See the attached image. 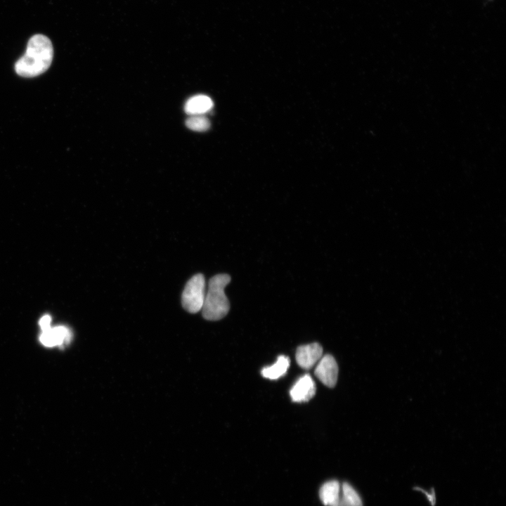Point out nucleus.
Instances as JSON below:
<instances>
[{
	"instance_id": "11",
	"label": "nucleus",
	"mask_w": 506,
	"mask_h": 506,
	"mask_svg": "<svg viewBox=\"0 0 506 506\" xmlns=\"http://www.w3.org/2000/svg\"><path fill=\"white\" fill-rule=\"evenodd\" d=\"M338 506H363L358 493L347 483L342 484Z\"/></svg>"
},
{
	"instance_id": "1",
	"label": "nucleus",
	"mask_w": 506,
	"mask_h": 506,
	"mask_svg": "<svg viewBox=\"0 0 506 506\" xmlns=\"http://www.w3.org/2000/svg\"><path fill=\"white\" fill-rule=\"evenodd\" d=\"M53 57L51 40L37 34L28 41L25 54L15 64L16 73L23 77H34L46 72Z\"/></svg>"
},
{
	"instance_id": "9",
	"label": "nucleus",
	"mask_w": 506,
	"mask_h": 506,
	"mask_svg": "<svg viewBox=\"0 0 506 506\" xmlns=\"http://www.w3.org/2000/svg\"><path fill=\"white\" fill-rule=\"evenodd\" d=\"M341 494L339 482L335 480L325 483L320 489V498L327 506H338Z\"/></svg>"
},
{
	"instance_id": "4",
	"label": "nucleus",
	"mask_w": 506,
	"mask_h": 506,
	"mask_svg": "<svg viewBox=\"0 0 506 506\" xmlns=\"http://www.w3.org/2000/svg\"><path fill=\"white\" fill-rule=\"evenodd\" d=\"M315 375L323 384L334 387L338 377V366L334 357L330 354L323 356L316 364Z\"/></svg>"
},
{
	"instance_id": "10",
	"label": "nucleus",
	"mask_w": 506,
	"mask_h": 506,
	"mask_svg": "<svg viewBox=\"0 0 506 506\" xmlns=\"http://www.w3.org/2000/svg\"><path fill=\"white\" fill-rule=\"evenodd\" d=\"M290 363V361L287 356L280 355L275 363L261 370V375L269 379H277L286 374Z\"/></svg>"
},
{
	"instance_id": "3",
	"label": "nucleus",
	"mask_w": 506,
	"mask_h": 506,
	"mask_svg": "<svg viewBox=\"0 0 506 506\" xmlns=\"http://www.w3.org/2000/svg\"><path fill=\"white\" fill-rule=\"evenodd\" d=\"M205 297V279L202 274L194 275L185 285L181 296L183 309L195 313L202 308Z\"/></svg>"
},
{
	"instance_id": "2",
	"label": "nucleus",
	"mask_w": 506,
	"mask_h": 506,
	"mask_svg": "<svg viewBox=\"0 0 506 506\" xmlns=\"http://www.w3.org/2000/svg\"><path fill=\"white\" fill-rule=\"evenodd\" d=\"M230 281L231 277L225 273L217 274L209 280L202 308L206 320H219L228 313L230 304L224 289Z\"/></svg>"
},
{
	"instance_id": "5",
	"label": "nucleus",
	"mask_w": 506,
	"mask_h": 506,
	"mask_svg": "<svg viewBox=\"0 0 506 506\" xmlns=\"http://www.w3.org/2000/svg\"><path fill=\"white\" fill-rule=\"evenodd\" d=\"M323 356L322 346L318 343L302 345L296 351V361L303 369L309 370L318 363Z\"/></svg>"
},
{
	"instance_id": "12",
	"label": "nucleus",
	"mask_w": 506,
	"mask_h": 506,
	"mask_svg": "<svg viewBox=\"0 0 506 506\" xmlns=\"http://www.w3.org/2000/svg\"><path fill=\"white\" fill-rule=\"evenodd\" d=\"M186 126L195 131H205L210 126L209 120L202 115H190L186 121Z\"/></svg>"
},
{
	"instance_id": "7",
	"label": "nucleus",
	"mask_w": 506,
	"mask_h": 506,
	"mask_svg": "<svg viewBox=\"0 0 506 506\" xmlns=\"http://www.w3.org/2000/svg\"><path fill=\"white\" fill-rule=\"evenodd\" d=\"M70 330L63 325L50 327L48 330L42 331L39 336L41 343L48 347L54 346H63L67 344L72 339Z\"/></svg>"
},
{
	"instance_id": "8",
	"label": "nucleus",
	"mask_w": 506,
	"mask_h": 506,
	"mask_svg": "<svg viewBox=\"0 0 506 506\" xmlns=\"http://www.w3.org/2000/svg\"><path fill=\"white\" fill-rule=\"evenodd\" d=\"M212 107L213 102L209 96L196 95L186 101L184 110L190 115H199L209 111Z\"/></svg>"
},
{
	"instance_id": "13",
	"label": "nucleus",
	"mask_w": 506,
	"mask_h": 506,
	"mask_svg": "<svg viewBox=\"0 0 506 506\" xmlns=\"http://www.w3.org/2000/svg\"><path fill=\"white\" fill-rule=\"evenodd\" d=\"M51 318L48 315L44 316L39 320V326L42 331L48 330L51 327Z\"/></svg>"
},
{
	"instance_id": "6",
	"label": "nucleus",
	"mask_w": 506,
	"mask_h": 506,
	"mask_svg": "<svg viewBox=\"0 0 506 506\" xmlns=\"http://www.w3.org/2000/svg\"><path fill=\"white\" fill-rule=\"evenodd\" d=\"M316 394V384L309 374L301 376L290 391V397L294 402H306Z\"/></svg>"
}]
</instances>
